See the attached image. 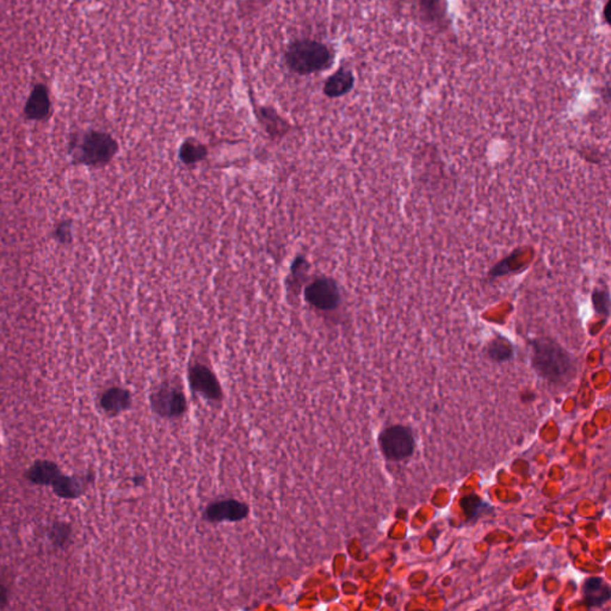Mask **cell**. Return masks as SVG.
Returning <instances> with one entry per match:
<instances>
[{
  "instance_id": "6da1fadb",
  "label": "cell",
  "mask_w": 611,
  "mask_h": 611,
  "mask_svg": "<svg viewBox=\"0 0 611 611\" xmlns=\"http://www.w3.org/2000/svg\"><path fill=\"white\" fill-rule=\"evenodd\" d=\"M532 363L537 374L553 382H562L573 374V357L550 338L532 341Z\"/></svg>"
},
{
  "instance_id": "7a4b0ae2",
  "label": "cell",
  "mask_w": 611,
  "mask_h": 611,
  "mask_svg": "<svg viewBox=\"0 0 611 611\" xmlns=\"http://www.w3.org/2000/svg\"><path fill=\"white\" fill-rule=\"evenodd\" d=\"M286 63L297 75L323 71L332 63L329 48L316 41L301 40L291 43L286 53Z\"/></svg>"
},
{
  "instance_id": "3957f363",
  "label": "cell",
  "mask_w": 611,
  "mask_h": 611,
  "mask_svg": "<svg viewBox=\"0 0 611 611\" xmlns=\"http://www.w3.org/2000/svg\"><path fill=\"white\" fill-rule=\"evenodd\" d=\"M75 150L77 162L88 167H103L115 157L118 145L110 134L92 130L82 137Z\"/></svg>"
},
{
  "instance_id": "277c9868",
  "label": "cell",
  "mask_w": 611,
  "mask_h": 611,
  "mask_svg": "<svg viewBox=\"0 0 611 611\" xmlns=\"http://www.w3.org/2000/svg\"><path fill=\"white\" fill-rule=\"evenodd\" d=\"M380 445L385 456L391 461L410 458L415 449V438L411 430L401 425L385 428L380 435Z\"/></svg>"
},
{
  "instance_id": "5b68a950",
  "label": "cell",
  "mask_w": 611,
  "mask_h": 611,
  "mask_svg": "<svg viewBox=\"0 0 611 611\" xmlns=\"http://www.w3.org/2000/svg\"><path fill=\"white\" fill-rule=\"evenodd\" d=\"M399 8H408L412 17L421 23L436 28L447 26L448 3L447 0H394Z\"/></svg>"
},
{
  "instance_id": "8992f818",
  "label": "cell",
  "mask_w": 611,
  "mask_h": 611,
  "mask_svg": "<svg viewBox=\"0 0 611 611\" xmlns=\"http://www.w3.org/2000/svg\"><path fill=\"white\" fill-rule=\"evenodd\" d=\"M150 408L162 418H178L187 411V399L177 387L162 383L150 394Z\"/></svg>"
},
{
  "instance_id": "52a82bcc",
  "label": "cell",
  "mask_w": 611,
  "mask_h": 611,
  "mask_svg": "<svg viewBox=\"0 0 611 611\" xmlns=\"http://www.w3.org/2000/svg\"><path fill=\"white\" fill-rule=\"evenodd\" d=\"M304 297L309 304L321 311H332L341 304L339 287L334 279L327 277H321L308 284Z\"/></svg>"
},
{
  "instance_id": "ba28073f",
  "label": "cell",
  "mask_w": 611,
  "mask_h": 611,
  "mask_svg": "<svg viewBox=\"0 0 611 611\" xmlns=\"http://www.w3.org/2000/svg\"><path fill=\"white\" fill-rule=\"evenodd\" d=\"M189 382L192 389L209 401L222 399V388L215 374L208 366L195 364L189 370Z\"/></svg>"
},
{
  "instance_id": "9c48e42d",
  "label": "cell",
  "mask_w": 611,
  "mask_h": 611,
  "mask_svg": "<svg viewBox=\"0 0 611 611\" xmlns=\"http://www.w3.org/2000/svg\"><path fill=\"white\" fill-rule=\"evenodd\" d=\"M249 509L245 503L235 499H224L210 504L204 512L206 520L210 523L221 522H239L246 518Z\"/></svg>"
},
{
  "instance_id": "30bf717a",
  "label": "cell",
  "mask_w": 611,
  "mask_h": 611,
  "mask_svg": "<svg viewBox=\"0 0 611 611\" xmlns=\"http://www.w3.org/2000/svg\"><path fill=\"white\" fill-rule=\"evenodd\" d=\"M133 403L132 393L122 387H111L100 395V405L105 415L116 417L127 411Z\"/></svg>"
},
{
  "instance_id": "8fae6325",
  "label": "cell",
  "mask_w": 611,
  "mask_h": 611,
  "mask_svg": "<svg viewBox=\"0 0 611 611\" xmlns=\"http://www.w3.org/2000/svg\"><path fill=\"white\" fill-rule=\"evenodd\" d=\"M49 111V92L43 84H38L33 88L25 105V116L33 121H41L47 118Z\"/></svg>"
},
{
  "instance_id": "7c38bea8",
  "label": "cell",
  "mask_w": 611,
  "mask_h": 611,
  "mask_svg": "<svg viewBox=\"0 0 611 611\" xmlns=\"http://www.w3.org/2000/svg\"><path fill=\"white\" fill-rule=\"evenodd\" d=\"M354 84V73L348 68L341 67L326 80L324 86L325 95L331 98L344 96L353 90Z\"/></svg>"
},
{
  "instance_id": "4fadbf2b",
  "label": "cell",
  "mask_w": 611,
  "mask_h": 611,
  "mask_svg": "<svg viewBox=\"0 0 611 611\" xmlns=\"http://www.w3.org/2000/svg\"><path fill=\"white\" fill-rule=\"evenodd\" d=\"M61 474L60 468L54 462L48 460H40L30 466L25 473V478L35 485L47 486L54 483L55 479Z\"/></svg>"
},
{
  "instance_id": "5bb4252c",
  "label": "cell",
  "mask_w": 611,
  "mask_h": 611,
  "mask_svg": "<svg viewBox=\"0 0 611 611\" xmlns=\"http://www.w3.org/2000/svg\"><path fill=\"white\" fill-rule=\"evenodd\" d=\"M55 495L63 499H77L83 495L86 488V481L77 477H68L63 473L52 484Z\"/></svg>"
},
{
  "instance_id": "9a60e30c",
  "label": "cell",
  "mask_w": 611,
  "mask_h": 611,
  "mask_svg": "<svg viewBox=\"0 0 611 611\" xmlns=\"http://www.w3.org/2000/svg\"><path fill=\"white\" fill-rule=\"evenodd\" d=\"M584 601L591 607H598L610 598V590L607 582L599 577H592L584 582Z\"/></svg>"
},
{
  "instance_id": "2e32d148",
  "label": "cell",
  "mask_w": 611,
  "mask_h": 611,
  "mask_svg": "<svg viewBox=\"0 0 611 611\" xmlns=\"http://www.w3.org/2000/svg\"><path fill=\"white\" fill-rule=\"evenodd\" d=\"M487 355L495 362H504L512 357L513 348L506 338H495L487 346Z\"/></svg>"
},
{
  "instance_id": "e0dca14e",
  "label": "cell",
  "mask_w": 611,
  "mask_h": 611,
  "mask_svg": "<svg viewBox=\"0 0 611 611\" xmlns=\"http://www.w3.org/2000/svg\"><path fill=\"white\" fill-rule=\"evenodd\" d=\"M206 155H207L206 147L197 141H192V140L184 142L180 147V152H179V157L185 164L200 162L204 159Z\"/></svg>"
},
{
  "instance_id": "ac0fdd59",
  "label": "cell",
  "mask_w": 611,
  "mask_h": 611,
  "mask_svg": "<svg viewBox=\"0 0 611 611\" xmlns=\"http://www.w3.org/2000/svg\"><path fill=\"white\" fill-rule=\"evenodd\" d=\"M71 525L66 522H55L48 532V536L52 543L59 548H63L67 545V542L71 539Z\"/></svg>"
},
{
  "instance_id": "d6986e66",
  "label": "cell",
  "mask_w": 611,
  "mask_h": 611,
  "mask_svg": "<svg viewBox=\"0 0 611 611\" xmlns=\"http://www.w3.org/2000/svg\"><path fill=\"white\" fill-rule=\"evenodd\" d=\"M591 297H592V304H594L596 313H598L599 316H604V318H608L609 311H610V293L608 291V288H595Z\"/></svg>"
},
{
  "instance_id": "ffe728a7",
  "label": "cell",
  "mask_w": 611,
  "mask_h": 611,
  "mask_svg": "<svg viewBox=\"0 0 611 611\" xmlns=\"http://www.w3.org/2000/svg\"><path fill=\"white\" fill-rule=\"evenodd\" d=\"M6 603H8V591L0 585V607H4V604Z\"/></svg>"
}]
</instances>
